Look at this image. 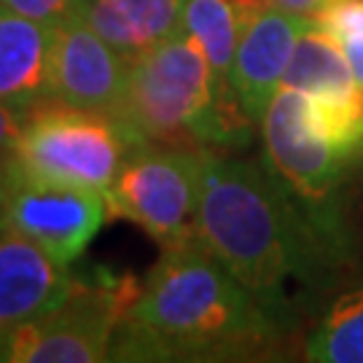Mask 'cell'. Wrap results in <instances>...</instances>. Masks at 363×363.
I'll return each instance as SVG.
<instances>
[{"mask_svg": "<svg viewBox=\"0 0 363 363\" xmlns=\"http://www.w3.org/2000/svg\"><path fill=\"white\" fill-rule=\"evenodd\" d=\"M196 237L272 312L294 323V288L320 291L345 261L267 164L205 151Z\"/></svg>", "mask_w": 363, "mask_h": 363, "instance_id": "cell-1", "label": "cell"}, {"mask_svg": "<svg viewBox=\"0 0 363 363\" xmlns=\"http://www.w3.org/2000/svg\"><path fill=\"white\" fill-rule=\"evenodd\" d=\"M286 328L191 237L162 247L118 323L111 361H250L272 350Z\"/></svg>", "mask_w": 363, "mask_h": 363, "instance_id": "cell-2", "label": "cell"}, {"mask_svg": "<svg viewBox=\"0 0 363 363\" xmlns=\"http://www.w3.org/2000/svg\"><path fill=\"white\" fill-rule=\"evenodd\" d=\"M113 116L135 143L186 148H240L253 121L242 105L216 84L202 46L178 30L135 60Z\"/></svg>", "mask_w": 363, "mask_h": 363, "instance_id": "cell-3", "label": "cell"}, {"mask_svg": "<svg viewBox=\"0 0 363 363\" xmlns=\"http://www.w3.org/2000/svg\"><path fill=\"white\" fill-rule=\"evenodd\" d=\"M261 132L264 164L296 199L328 247L347 261L350 240L342 208V183L355 159L331 143L304 91L277 89L261 118Z\"/></svg>", "mask_w": 363, "mask_h": 363, "instance_id": "cell-4", "label": "cell"}, {"mask_svg": "<svg viewBox=\"0 0 363 363\" xmlns=\"http://www.w3.org/2000/svg\"><path fill=\"white\" fill-rule=\"evenodd\" d=\"M135 145L113 113L84 111L52 97L27 113L6 162L30 178L108 194Z\"/></svg>", "mask_w": 363, "mask_h": 363, "instance_id": "cell-5", "label": "cell"}, {"mask_svg": "<svg viewBox=\"0 0 363 363\" xmlns=\"http://www.w3.org/2000/svg\"><path fill=\"white\" fill-rule=\"evenodd\" d=\"M138 280L105 267L76 272L73 294L46 315L0 328V363L111 361L118 323L138 296Z\"/></svg>", "mask_w": 363, "mask_h": 363, "instance_id": "cell-6", "label": "cell"}, {"mask_svg": "<svg viewBox=\"0 0 363 363\" xmlns=\"http://www.w3.org/2000/svg\"><path fill=\"white\" fill-rule=\"evenodd\" d=\"M205 151L138 143L105 194L113 218H130L162 247L196 237Z\"/></svg>", "mask_w": 363, "mask_h": 363, "instance_id": "cell-7", "label": "cell"}, {"mask_svg": "<svg viewBox=\"0 0 363 363\" xmlns=\"http://www.w3.org/2000/svg\"><path fill=\"white\" fill-rule=\"evenodd\" d=\"M111 218L103 191L40 181L16 169H11V186L0 210V226L30 237L65 264H76Z\"/></svg>", "mask_w": 363, "mask_h": 363, "instance_id": "cell-8", "label": "cell"}, {"mask_svg": "<svg viewBox=\"0 0 363 363\" xmlns=\"http://www.w3.org/2000/svg\"><path fill=\"white\" fill-rule=\"evenodd\" d=\"M127 73L130 62L81 13L54 25L52 84L57 100L84 111L116 113Z\"/></svg>", "mask_w": 363, "mask_h": 363, "instance_id": "cell-9", "label": "cell"}, {"mask_svg": "<svg viewBox=\"0 0 363 363\" xmlns=\"http://www.w3.org/2000/svg\"><path fill=\"white\" fill-rule=\"evenodd\" d=\"M76 288V269L25 234L0 226V328L60 307Z\"/></svg>", "mask_w": 363, "mask_h": 363, "instance_id": "cell-10", "label": "cell"}, {"mask_svg": "<svg viewBox=\"0 0 363 363\" xmlns=\"http://www.w3.org/2000/svg\"><path fill=\"white\" fill-rule=\"evenodd\" d=\"M307 16L267 6L242 30L232 65V91L253 124H261L294 54Z\"/></svg>", "mask_w": 363, "mask_h": 363, "instance_id": "cell-11", "label": "cell"}, {"mask_svg": "<svg viewBox=\"0 0 363 363\" xmlns=\"http://www.w3.org/2000/svg\"><path fill=\"white\" fill-rule=\"evenodd\" d=\"M54 27L0 6V103L22 111L54 97Z\"/></svg>", "mask_w": 363, "mask_h": 363, "instance_id": "cell-12", "label": "cell"}, {"mask_svg": "<svg viewBox=\"0 0 363 363\" xmlns=\"http://www.w3.org/2000/svg\"><path fill=\"white\" fill-rule=\"evenodd\" d=\"M78 13L132 65L181 30L183 0H81Z\"/></svg>", "mask_w": 363, "mask_h": 363, "instance_id": "cell-13", "label": "cell"}, {"mask_svg": "<svg viewBox=\"0 0 363 363\" xmlns=\"http://www.w3.org/2000/svg\"><path fill=\"white\" fill-rule=\"evenodd\" d=\"M267 6V0H183L181 30L202 46L218 89L229 97L240 35Z\"/></svg>", "mask_w": 363, "mask_h": 363, "instance_id": "cell-14", "label": "cell"}, {"mask_svg": "<svg viewBox=\"0 0 363 363\" xmlns=\"http://www.w3.org/2000/svg\"><path fill=\"white\" fill-rule=\"evenodd\" d=\"M304 352L307 361L318 363H363V286L342 294L323 312Z\"/></svg>", "mask_w": 363, "mask_h": 363, "instance_id": "cell-15", "label": "cell"}, {"mask_svg": "<svg viewBox=\"0 0 363 363\" xmlns=\"http://www.w3.org/2000/svg\"><path fill=\"white\" fill-rule=\"evenodd\" d=\"M315 25L337 40L363 38V0H334L315 16Z\"/></svg>", "mask_w": 363, "mask_h": 363, "instance_id": "cell-16", "label": "cell"}, {"mask_svg": "<svg viewBox=\"0 0 363 363\" xmlns=\"http://www.w3.org/2000/svg\"><path fill=\"white\" fill-rule=\"evenodd\" d=\"M78 3L81 0H0V6H6L9 11L52 27L78 13Z\"/></svg>", "mask_w": 363, "mask_h": 363, "instance_id": "cell-17", "label": "cell"}, {"mask_svg": "<svg viewBox=\"0 0 363 363\" xmlns=\"http://www.w3.org/2000/svg\"><path fill=\"white\" fill-rule=\"evenodd\" d=\"M27 113L30 111L13 108L9 103H0V162H6L11 156L16 138H19V132H22L27 121Z\"/></svg>", "mask_w": 363, "mask_h": 363, "instance_id": "cell-18", "label": "cell"}, {"mask_svg": "<svg viewBox=\"0 0 363 363\" xmlns=\"http://www.w3.org/2000/svg\"><path fill=\"white\" fill-rule=\"evenodd\" d=\"M274 9H283L288 13H296V16H307V19H315L318 13L328 9L334 0H267Z\"/></svg>", "mask_w": 363, "mask_h": 363, "instance_id": "cell-19", "label": "cell"}, {"mask_svg": "<svg viewBox=\"0 0 363 363\" xmlns=\"http://www.w3.org/2000/svg\"><path fill=\"white\" fill-rule=\"evenodd\" d=\"M339 46L345 49V57H347L352 73H355V81H358V89H361L363 100V38H345L339 40Z\"/></svg>", "mask_w": 363, "mask_h": 363, "instance_id": "cell-20", "label": "cell"}, {"mask_svg": "<svg viewBox=\"0 0 363 363\" xmlns=\"http://www.w3.org/2000/svg\"><path fill=\"white\" fill-rule=\"evenodd\" d=\"M9 186H11V169H9V162H0V210L9 194Z\"/></svg>", "mask_w": 363, "mask_h": 363, "instance_id": "cell-21", "label": "cell"}]
</instances>
